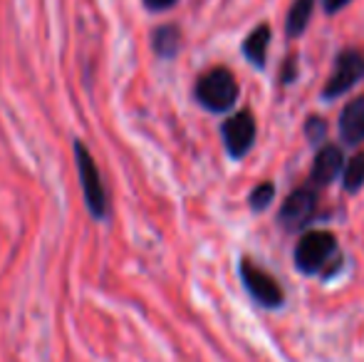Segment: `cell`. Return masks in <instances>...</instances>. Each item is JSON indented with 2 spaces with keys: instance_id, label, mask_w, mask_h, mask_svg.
Masks as SVG:
<instances>
[{
  "instance_id": "6da1fadb",
  "label": "cell",
  "mask_w": 364,
  "mask_h": 362,
  "mask_svg": "<svg viewBox=\"0 0 364 362\" xmlns=\"http://www.w3.org/2000/svg\"><path fill=\"white\" fill-rule=\"evenodd\" d=\"M295 266L305 275H332L342 268L337 236L325 228H312L300 236L295 246Z\"/></svg>"
},
{
  "instance_id": "7a4b0ae2",
  "label": "cell",
  "mask_w": 364,
  "mask_h": 362,
  "mask_svg": "<svg viewBox=\"0 0 364 362\" xmlns=\"http://www.w3.org/2000/svg\"><path fill=\"white\" fill-rule=\"evenodd\" d=\"M193 95H196V102L203 110L220 115V112L233 110V105L238 102L240 90L228 68H211L208 73H203L198 78Z\"/></svg>"
},
{
  "instance_id": "3957f363",
  "label": "cell",
  "mask_w": 364,
  "mask_h": 362,
  "mask_svg": "<svg viewBox=\"0 0 364 362\" xmlns=\"http://www.w3.org/2000/svg\"><path fill=\"white\" fill-rule=\"evenodd\" d=\"M73 151H75V164H77V174L82 181V193H85L87 208L95 218H107L109 216V198H107V188L102 183L100 169H97L95 159L87 151V147L80 139L73 142Z\"/></svg>"
},
{
  "instance_id": "277c9868",
  "label": "cell",
  "mask_w": 364,
  "mask_h": 362,
  "mask_svg": "<svg viewBox=\"0 0 364 362\" xmlns=\"http://www.w3.org/2000/svg\"><path fill=\"white\" fill-rule=\"evenodd\" d=\"M364 80V53L355 48H347L337 55L335 68H332L330 80L322 87V100L332 102L337 97L347 95L352 87H357Z\"/></svg>"
},
{
  "instance_id": "5b68a950",
  "label": "cell",
  "mask_w": 364,
  "mask_h": 362,
  "mask_svg": "<svg viewBox=\"0 0 364 362\" xmlns=\"http://www.w3.org/2000/svg\"><path fill=\"white\" fill-rule=\"evenodd\" d=\"M240 280H243V288L248 290L250 298L263 308L275 310L285 303V293L278 285V280L265 268L255 266L250 258H240Z\"/></svg>"
},
{
  "instance_id": "8992f818",
  "label": "cell",
  "mask_w": 364,
  "mask_h": 362,
  "mask_svg": "<svg viewBox=\"0 0 364 362\" xmlns=\"http://www.w3.org/2000/svg\"><path fill=\"white\" fill-rule=\"evenodd\" d=\"M220 137H223V147L228 156L233 159H243L255 144V117L250 110H240L233 117L223 122L220 127Z\"/></svg>"
},
{
  "instance_id": "52a82bcc",
  "label": "cell",
  "mask_w": 364,
  "mask_h": 362,
  "mask_svg": "<svg viewBox=\"0 0 364 362\" xmlns=\"http://www.w3.org/2000/svg\"><path fill=\"white\" fill-rule=\"evenodd\" d=\"M315 211H317V188L310 183V186H300L285 196L278 213V221L288 231H300V228H305L312 221Z\"/></svg>"
},
{
  "instance_id": "ba28073f",
  "label": "cell",
  "mask_w": 364,
  "mask_h": 362,
  "mask_svg": "<svg viewBox=\"0 0 364 362\" xmlns=\"http://www.w3.org/2000/svg\"><path fill=\"white\" fill-rule=\"evenodd\" d=\"M345 154L337 144H322L315 154V161H312L310 169V183L315 188L330 186L337 176L345 171Z\"/></svg>"
},
{
  "instance_id": "9c48e42d",
  "label": "cell",
  "mask_w": 364,
  "mask_h": 362,
  "mask_svg": "<svg viewBox=\"0 0 364 362\" xmlns=\"http://www.w3.org/2000/svg\"><path fill=\"white\" fill-rule=\"evenodd\" d=\"M340 137L347 147H360L364 142V95L345 105L340 115Z\"/></svg>"
},
{
  "instance_id": "30bf717a",
  "label": "cell",
  "mask_w": 364,
  "mask_h": 362,
  "mask_svg": "<svg viewBox=\"0 0 364 362\" xmlns=\"http://www.w3.org/2000/svg\"><path fill=\"white\" fill-rule=\"evenodd\" d=\"M270 40H273V30L268 23H260L255 30H250L248 38L243 40V55L253 68L263 70L268 63V50H270Z\"/></svg>"
},
{
  "instance_id": "8fae6325",
  "label": "cell",
  "mask_w": 364,
  "mask_h": 362,
  "mask_svg": "<svg viewBox=\"0 0 364 362\" xmlns=\"http://www.w3.org/2000/svg\"><path fill=\"white\" fill-rule=\"evenodd\" d=\"M181 43H183L181 30H178L176 25H161V28H156L151 35V48L161 60L176 58L178 50H181Z\"/></svg>"
},
{
  "instance_id": "7c38bea8",
  "label": "cell",
  "mask_w": 364,
  "mask_h": 362,
  "mask_svg": "<svg viewBox=\"0 0 364 362\" xmlns=\"http://www.w3.org/2000/svg\"><path fill=\"white\" fill-rule=\"evenodd\" d=\"M312 10H315V0H295V3L290 5L288 18H285V35H288L290 40L300 38L307 30Z\"/></svg>"
},
{
  "instance_id": "4fadbf2b",
  "label": "cell",
  "mask_w": 364,
  "mask_h": 362,
  "mask_svg": "<svg viewBox=\"0 0 364 362\" xmlns=\"http://www.w3.org/2000/svg\"><path fill=\"white\" fill-rule=\"evenodd\" d=\"M364 186V151H357L342 171V188L347 193H357Z\"/></svg>"
},
{
  "instance_id": "5bb4252c",
  "label": "cell",
  "mask_w": 364,
  "mask_h": 362,
  "mask_svg": "<svg viewBox=\"0 0 364 362\" xmlns=\"http://www.w3.org/2000/svg\"><path fill=\"white\" fill-rule=\"evenodd\" d=\"M275 198V183L273 181H260L258 186L250 191L248 201L253 211H263V208L270 206V201Z\"/></svg>"
},
{
  "instance_id": "9a60e30c",
  "label": "cell",
  "mask_w": 364,
  "mask_h": 362,
  "mask_svg": "<svg viewBox=\"0 0 364 362\" xmlns=\"http://www.w3.org/2000/svg\"><path fill=\"white\" fill-rule=\"evenodd\" d=\"M305 137H307V142H310L312 147H320L322 142H325V137H327V122L322 119V117L312 115L310 119L305 122Z\"/></svg>"
},
{
  "instance_id": "2e32d148",
  "label": "cell",
  "mask_w": 364,
  "mask_h": 362,
  "mask_svg": "<svg viewBox=\"0 0 364 362\" xmlns=\"http://www.w3.org/2000/svg\"><path fill=\"white\" fill-rule=\"evenodd\" d=\"M297 80V63H295V55H290L283 65V73H280V85H292Z\"/></svg>"
},
{
  "instance_id": "e0dca14e",
  "label": "cell",
  "mask_w": 364,
  "mask_h": 362,
  "mask_svg": "<svg viewBox=\"0 0 364 362\" xmlns=\"http://www.w3.org/2000/svg\"><path fill=\"white\" fill-rule=\"evenodd\" d=\"M178 0H144V8L151 10V13H164V10L173 8Z\"/></svg>"
},
{
  "instance_id": "ac0fdd59",
  "label": "cell",
  "mask_w": 364,
  "mask_h": 362,
  "mask_svg": "<svg viewBox=\"0 0 364 362\" xmlns=\"http://www.w3.org/2000/svg\"><path fill=\"white\" fill-rule=\"evenodd\" d=\"M352 0H322V10H325L327 15H335L340 13L342 8H347Z\"/></svg>"
}]
</instances>
